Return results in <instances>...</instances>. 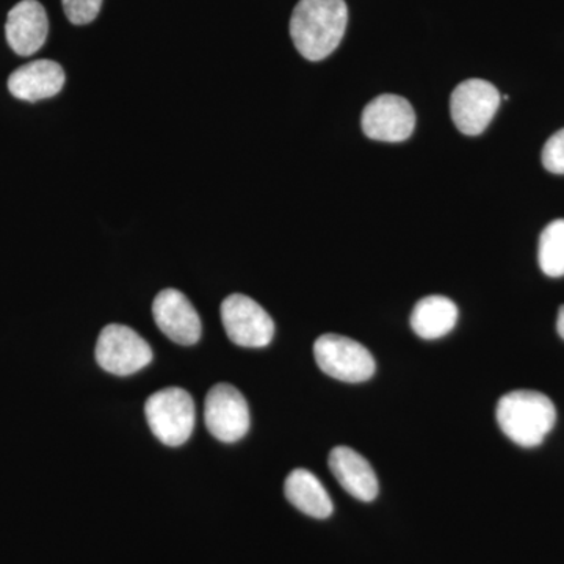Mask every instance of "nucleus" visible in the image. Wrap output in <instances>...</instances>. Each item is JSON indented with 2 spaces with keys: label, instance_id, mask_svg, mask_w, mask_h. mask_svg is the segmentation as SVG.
I'll list each match as a JSON object with an SVG mask.
<instances>
[{
  "label": "nucleus",
  "instance_id": "1a4fd4ad",
  "mask_svg": "<svg viewBox=\"0 0 564 564\" xmlns=\"http://www.w3.org/2000/svg\"><path fill=\"white\" fill-rule=\"evenodd\" d=\"M362 131L369 139L399 143L410 139L415 128L413 106L397 95H381L367 104L361 118Z\"/></svg>",
  "mask_w": 564,
  "mask_h": 564
},
{
  "label": "nucleus",
  "instance_id": "2eb2a0df",
  "mask_svg": "<svg viewBox=\"0 0 564 564\" xmlns=\"http://www.w3.org/2000/svg\"><path fill=\"white\" fill-rule=\"evenodd\" d=\"M458 307L445 296L433 295L415 304L411 314L413 332L422 339H440L455 328Z\"/></svg>",
  "mask_w": 564,
  "mask_h": 564
},
{
  "label": "nucleus",
  "instance_id": "f03ea898",
  "mask_svg": "<svg viewBox=\"0 0 564 564\" xmlns=\"http://www.w3.org/2000/svg\"><path fill=\"white\" fill-rule=\"evenodd\" d=\"M500 430L521 447H536L552 432L556 410L552 400L536 391H513L497 404Z\"/></svg>",
  "mask_w": 564,
  "mask_h": 564
},
{
  "label": "nucleus",
  "instance_id": "dca6fc26",
  "mask_svg": "<svg viewBox=\"0 0 564 564\" xmlns=\"http://www.w3.org/2000/svg\"><path fill=\"white\" fill-rule=\"evenodd\" d=\"M538 259L541 270L547 276H564V220H555L545 226L540 237Z\"/></svg>",
  "mask_w": 564,
  "mask_h": 564
},
{
  "label": "nucleus",
  "instance_id": "20e7f679",
  "mask_svg": "<svg viewBox=\"0 0 564 564\" xmlns=\"http://www.w3.org/2000/svg\"><path fill=\"white\" fill-rule=\"evenodd\" d=\"M314 356L322 372L344 381L362 383L373 377L377 364L372 352L350 337L323 334L314 344Z\"/></svg>",
  "mask_w": 564,
  "mask_h": 564
},
{
  "label": "nucleus",
  "instance_id": "7ed1b4c3",
  "mask_svg": "<svg viewBox=\"0 0 564 564\" xmlns=\"http://www.w3.org/2000/svg\"><path fill=\"white\" fill-rule=\"evenodd\" d=\"M151 432L169 447H180L191 440L196 411L191 393L181 388H166L152 393L144 404Z\"/></svg>",
  "mask_w": 564,
  "mask_h": 564
},
{
  "label": "nucleus",
  "instance_id": "f8f14e48",
  "mask_svg": "<svg viewBox=\"0 0 564 564\" xmlns=\"http://www.w3.org/2000/svg\"><path fill=\"white\" fill-rule=\"evenodd\" d=\"M65 80V70L57 62L35 61L11 73L9 90L21 101H43L57 96Z\"/></svg>",
  "mask_w": 564,
  "mask_h": 564
},
{
  "label": "nucleus",
  "instance_id": "6e6552de",
  "mask_svg": "<svg viewBox=\"0 0 564 564\" xmlns=\"http://www.w3.org/2000/svg\"><path fill=\"white\" fill-rule=\"evenodd\" d=\"M204 422L215 440L237 443L250 430V408L239 389L217 384L210 389L204 403Z\"/></svg>",
  "mask_w": 564,
  "mask_h": 564
},
{
  "label": "nucleus",
  "instance_id": "ddd939ff",
  "mask_svg": "<svg viewBox=\"0 0 564 564\" xmlns=\"http://www.w3.org/2000/svg\"><path fill=\"white\" fill-rule=\"evenodd\" d=\"M329 469L345 491L361 500L372 502L378 496L377 474L364 456L350 447L333 448L328 458Z\"/></svg>",
  "mask_w": 564,
  "mask_h": 564
},
{
  "label": "nucleus",
  "instance_id": "39448f33",
  "mask_svg": "<svg viewBox=\"0 0 564 564\" xmlns=\"http://www.w3.org/2000/svg\"><path fill=\"white\" fill-rule=\"evenodd\" d=\"M96 361L106 372L129 377L152 361L150 344L126 325L111 323L102 329L96 344Z\"/></svg>",
  "mask_w": 564,
  "mask_h": 564
},
{
  "label": "nucleus",
  "instance_id": "9d476101",
  "mask_svg": "<svg viewBox=\"0 0 564 564\" xmlns=\"http://www.w3.org/2000/svg\"><path fill=\"white\" fill-rule=\"evenodd\" d=\"M159 329L174 344L195 345L202 337V321L191 300L176 289H165L152 303Z\"/></svg>",
  "mask_w": 564,
  "mask_h": 564
},
{
  "label": "nucleus",
  "instance_id": "0eeeda50",
  "mask_svg": "<svg viewBox=\"0 0 564 564\" xmlns=\"http://www.w3.org/2000/svg\"><path fill=\"white\" fill-rule=\"evenodd\" d=\"M500 101V93L491 82L464 80L452 93V120L464 135H480L492 121Z\"/></svg>",
  "mask_w": 564,
  "mask_h": 564
},
{
  "label": "nucleus",
  "instance_id": "423d86ee",
  "mask_svg": "<svg viewBox=\"0 0 564 564\" xmlns=\"http://www.w3.org/2000/svg\"><path fill=\"white\" fill-rule=\"evenodd\" d=\"M221 322L229 339L239 347L263 348L272 343L274 322L250 296L234 293L221 303Z\"/></svg>",
  "mask_w": 564,
  "mask_h": 564
},
{
  "label": "nucleus",
  "instance_id": "f257e3e1",
  "mask_svg": "<svg viewBox=\"0 0 564 564\" xmlns=\"http://www.w3.org/2000/svg\"><path fill=\"white\" fill-rule=\"evenodd\" d=\"M348 24L345 0H300L291 18V36L306 61L321 62L343 41Z\"/></svg>",
  "mask_w": 564,
  "mask_h": 564
},
{
  "label": "nucleus",
  "instance_id": "a211bd4d",
  "mask_svg": "<svg viewBox=\"0 0 564 564\" xmlns=\"http://www.w3.org/2000/svg\"><path fill=\"white\" fill-rule=\"evenodd\" d=\"M541 159H543V165L547 172L564 174V129L555 132L547 140Z\"/></svg>",
  "mask_w": 564,
  "mask_h": 564
},
{
  "label": "nucleus",
  "instance_id": "4468645a",
  "mask_svg": "<svg viewBox=\"0 0 564 564\" xmlns=\"http://www.w3.org/2000/svg\"><path fill=\"white\" fill-rule=\"evenodd\" d=\"M284 492L296 510L311 518L326 519L333 514L332 497L326 492L322 481L310 470H292L285 478Z\"/></svg>",
  "mask_w": 564,
  "mask_h": 564
},
{
  "label": "nucleus",
  "instance_id": "f3484780",
  "mask_svg": "<svg viewBox=\"0 0 564 564\" xmlns=\"http://www.w3.org/2000/svg\"><path fill=\"white\" fill-rule=\"evenodd\" d=\"M63 10L70 24H90L101 11L102 0H62Z\"/></svg>",
  "mask_w": 564,
  "mask_h": 564
},
{
  "label": "nucleus",
  "instance_id": "6ab92c4d",
  "mask_svg": "<svg viewBox=\"0 0 564 564\" xmlns=\"http://www.w3.org/2000/svg\"><path fill=\"white\" fill-rule=\"evenodd\" d=\"M556 329L564 339V306L560 307L558 321H556Z\"/></svg>",
  "mask_w": 564,
  "mask_h": 564
},
{
  "label": "nucleus",
  "instance_id": "9b49d317",
  "mask_svg": "<svg viewBox=\"0 0 564 564\" xmlns=\"http://www.w3.org/2000/svg\"><path fill=\"white\" fill-rule=\"evenodd\" d=\"M50 33L46 10L39 0H22L10 10L6 35L11 50L21 57H31L44 46Z\"/></svg>",
  "mask_w": 564,
  "mask_h": 564
}]
</instances>
